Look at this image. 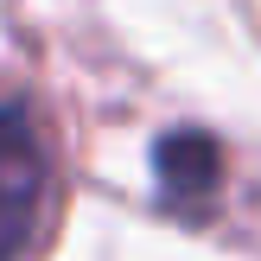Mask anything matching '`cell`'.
<instances>
[{
  "mask_svg": "<svg viewBox=\"0 0 261 261\" xmlns=\"http://www.w3.org/2000/svg\"><path fill=\"white\" fill-rule=\"evenodd\" d=\"M45 204V147L19 102H0V261L25 249Z\"/></svg>",
  "mask_w": 261,
  "mask_h": 261,
  "instance_id": "6da1fadb",
  "label": "cell"
},
{
  "mask_svg": "<svg viewBox=\"0 0 261 261\" xmlns=\"http://www.w3.org/2000/svg\"><path fill=\"white\" fill-rule=\"evenodd\" d=\"M153 178H160V198L178 211H198L217 198L223 185V147L198 127H172V134L153 140Z\"/></svg>",
  "mask_w": 261,
  "mask_h": 261,
  "instance_id": "7a4b0ae2",
  "label": "cell"
}]
</instances>
